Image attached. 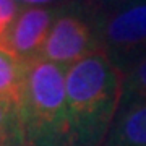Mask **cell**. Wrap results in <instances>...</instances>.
Segmentation results:
<instances>
[{"label":"cell","mask_w":146,"mask_h":146,"mask_svg":"<svg viewBox=\"0 0 146 146\" xmlns=\"http://www.w3.org/2000/svg\"><path fill=\"white\" fill-rule=\"evenodd\" d=\"M0 101L21 115L23 101V60L0 47Z\"/></svg>","instance_id":"52a82bcc"},{"label":"cell","mask_w":146,"mask_h":146,"mask_svg":"<svg viewBox=\"0 0 146 146\" xmlns=\"http://www.w3.org/2000/svg\"><path fill=\"white\" fill-rule=\"evenodd\" d=\"M109 146H146V101H138L123 110Z\"/></svg>","instance_id":"8992f818"},{"label":"cell","mask_w":146,"mask_h":146,"mask_svg":"<svg viewBox=\"0 0 146 146\" xmlns=\"http://www.w3.org/2000/svg\"><path fill=\"white\" fill-rule=\"evenodd\" d=\"M68 130L102 127L115 115L123 91V75L104 50H93L68 68Z\"/></svg>","instance_id":"6da1fadb"},{"label":"cell","mask_w":146,"mask_h":146,"mask_svg":"<svg viewBox=\"0 0 146 146\" xmlns=\"http://www.w3.org/2000/svg\"><path fill=\"white\" fill-rule=\"evenodd\" d=\"M21 125L25 123L20 112L11 106L5 104L3 101H0V146L7 145Z\"/></svg>","instance_id":"ba28073f"},{"label":"cell","mask_w":146,"mask_h":146,"mask_svg":"<svg viewBox=\"0 0 146 146\" xmlns=\"http://www.w3.org/2000/svg\"><path fill=\"white\" fill-rule=\"evenodd\" d=\"M93 39L89 28L75 16H63L55 21L41 55L60 67L76 63L93 52Z\"/></svg>","instance_id":"3957f363"},{"label":"cell","mask_w":146,"mask_h":146,"mask_svg":"<svg viewBox=\"0 0 146 146\" xmlns=\"http://www.w3.org/2000/svg\"><path fill=\"white\" fill-rule=\"evenodd\" d=\"M50 13L44 8H28L11 23L0 37V47L26 62L41 55L49 36Z\"/></svg>","instance_id":"277c9868"},{"label":"cell","mask_w":146,"mask_h":146,"mask_svg":"<svg viewBox=\"0 0 146 146\" xmlns=\"http://www.w3.org/2000/svg\"><path fill=\"white\" fill-rule=\"evenodd\" d=\"M21 2L31 3V5H41V3H49V2H52V0H21Z\"/></svg>","instance_id":"8fae6325"},{"label":"cell","mask_w":146,"mask_h":146,"mask_svg":"<svg viewBox=\"0 0 146 146\" xmlns=\"http://www.w3.org/2000/svg\"><path fill=\"white\" fill-rule=\"evenodd\" d=\"M21 119L34 130H68L65 75L42 55L23 62Z\"/></svg>","instance_id":"7a4b0ae2"},{"label":"cell","mask_w":146,"mask_h":146,"mask_svg":"<svg viewBox=\"0 0 146 146\" xmlns=\"http://www.w3.org/2000/svg\"><path fill=\"white\" fill-rule=\"evenodd\" d=\"M16 16L15 0H0V37L8 29Z\"/></svg>","instance_id":"30bf717a"},{"label":"cell","mask_w":146,"mask_h":146,"mask_svg":"<svg viewBox=\"0 0 146 146\" xmlns=\"http://www.w3.org/2000/svg\"><path fill=\"white\" fill-rule=\"evenodd\" d=\"M128 91L138 101H146V55L140 58L128 78Z\"/></svg>","instance_id":"9c48e42d"},{"label":"cell","mask_w":146,"mask_h":146,"mask_svg":"<svg viewBox=\"0 0 146 146\" xmlns=\"http://www.w3.org/2000/svg\"><path fill=\"white\" fill-rule=\"evenodd\" d=\"M106 39L122 52L146 47V3H136L112 16L106 26Z\"/></svg>","instance_id":"5b68a950"}]
</instances>
